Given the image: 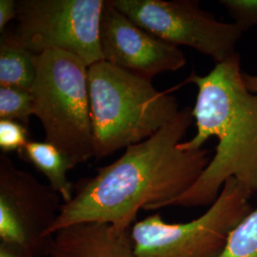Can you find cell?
Segmentation results:
<instances>
[{"label":"cell","instance_id":"1","mask_svg":"<svg viewBox=\"0 0 257 257\" xmlns=\"http://www.w3.org/2000/svg\"><path fill=\"white\" fill-rule=\"evenodd\" d=\"M193 110H179L175 119L153 137L132 145L117 160L98 168L92 177L74 184V194L50 230L81 223H105L131 230L138 211H156L186 193L211 161L207 149L183 150Z\"/></svg>","mask_w":257,"mask_h":257},{"label":"cell","instance_id":"2","mask_svg":"<svg viewBox=\"0 0 257 257\" xmlns=\"http://www.w3.org/2000/svg\"><path fill=\"white\" fill-rule=\"evenodd\" d=\"M187 82L197 87L196 134L180 147L199 150L211 138L217 145L197 181L167 207L211 206L231 178L257 193V92L245 84L239 55L216 63L206 75L192 74Z\"/></svg>","mask_w":257,"mask_h":257},{"label":"cell","instance_id":"3","mask_svg":"<svg viewBox=\"0 0 257 257\" xmlns=\"http://www.w3.org/2000/svg\"><path fill=\"white\" fill-rule=\"evenodd\" d=\"M94 157L101 159L153 137L179 112L175 96L152 79L104 60L88 68Z\"/></svg>","mask_w":257,"mask_h":257},{"label":"cell","instance_id":"4","mask_svg":"<svg viewBox=\"0 0 257 257\" xmlns=\"http://www.w3.org/2000/svg\"><path fill=\"white\" fill-rule=\"evenodd\" d=\"M35 63L36 79L31 92L45 141L74 167L87 162L94 157L89 67L78 57L60 51L37 55Z\"/></svg>","mask_w":257,"mask_h":257},{"label":"cell","instance_id":"5","mask_svg":"<svg viewBox=\"0 0 257 257\" xmlns=\"http://www.w3.org/2000/svg\"><path fill=\"white\" fill-rule=\"evenodd\" d=\"M252 193L229 179L201 216L187 223H168L159 213L136 222L131 238L136 257H218L230 231L252 207Z\"/></svg>","mask_w":257,"mask_h":257},{"label":"cell","instance_id":"6","mask_svg":"<svg viewBox=\"0 0 257 257\" xmlns=\"http://www.w3.org/2000/svg\"><path fill=\"white\" fill-rule=\"evenodd\" d=\"M104 4L105 0H20L13 32L35 55L60 51L90 67L103 60L99 32Z\"/></svg>","mask_w":257,"mask_h":257},{"label":"cell","instance_id":"7","mask_svg":"<svg viewBox=\"0 0 257 257\" xmlns=\"http://www.w3.org/2000/svg\"><path fill=\"white\" fill-rule=\"evenodd\" d=\"M115 8L151 35L175 46L193 48L210 56L215 64L235 52L245 33L234 22L227 23L200 8L193 0H111Z\"/></svg>","mask_w":257,"mask_h":257},{"label":"cell","instance_id":"8","mask_svg":"<svg viewBox=\"0 0 257 257\" xmlns=\"http://www.w3.org/2000/svg\"><path fill=\"white\" fill-rule=\"evenodd\" d=\"M63 200L50 186L0 156V242L34 257L49 254L50 230Z\"/></svg>","mask_w":257,"mask_h":257},{"label":"cell","instance_id":"9","mask_svg":"<svg viewBox=\"0 0 257 257\" xmlns=\"http://www.w3.org/2000/svg\"><path fill=\"white\" fill-rule=\"evenodd\" d=\"M99 39L104 61L148 79L175 72L187 62L179 47L139 27L116 9L111 0H105Z\"/></svg>","mask_w":257,"mask_h":257},{"label":"cell","instance_id":"10","mask_svg":"<svg viewBox=\"0 0 257 257\" xmlns=\"http://www.w3.org/2000/svg\"><path fill=\"white\" fill-rule=\"evenodd\" d=\"M50 257H136L131 230L105 223H81L57 230Z\"/></svg>","mask_w":257,"mask_h":257},{"label":"cell","instance_id":"11","mask_svg":"<svg viewBox=\"0 0 257 257\" xmlns=\"http://www.w3.org/2000/svg\"><path fill=\"white\" fill-rule=\"evenodd\" d=\"M18 155L45 175L49 185L61 196L63 204L73 199L74 184L68 174L74 166L57 148L47 141L30 140Z\"/></svg>","mask_w":257,"mask_h":257},{"label":"cell","instance_id":"12","mask_svg":"<svg viewBox=\"0 0 257 257\" xmlns=\"http://www.w3.org/2000/svg\"><path fill=\"white\" fill-rule=\"evenodd\" d=\"M36 55L28 50L13 31L0 38V86L31 91L36 79Z\"/></svg>","mask_w":257,"mask_h":257},{"label":"cell","instance_id":"13","mask_svg":"<svg viewBox=\"0 0 257 257\" xmlns=\"http://www.w3.org/2000/svg\"><path fill=\"white\" fill-rule=\"evenodd\" d=\"M218 257H257V207L230 231Z\"/></svg>","mask_w":257,"mask_h":257},{"label":"cell","instance_id":"14","mask_svg":"<svg viewBox=\"0 0 257 257\" xmlns=\"http://www.w3.org/2000/svg\"><path fill=\"white\" fill-rule=\"evenodd\" d=\"M35 115V103L31 91L0 86V120L17 121L26 127Z\"/></svg>","mask_w":257,"mask_h":257},{"label":"cell","instance_id":"15","mask_svg":"<svg viewBox=\"0 0 257 257\" xmlns=\"http://www.w3.org/2000/svg\"><path fill=\"white\" fill-rule=\"evenodd\" d=\"M30 141L25 125L12 120H0V149L6 155L19 152Z\"/></svg>","mask_w":257,"mask_h":257},{"label":"cell","instance_id":"16","mask_svg":"<svg viewBox=\"0 0 257 257\" xmlns=\"http://www.w3.org/2000/svg\"><path fill=\"white\" fill-rule=\"evenodd\" d=\"M220 3L244 32L257 27V0H221Z\"/></svg>","mask_w":257,"mask_h":257},{"label":"cell","instance_id":"17","mask_svg":"<svg viewBox=\"0 0 257 257\" xmlns=\"http://www.w3.org/2000/svg\"><path fill=\"white\" fill-rule=\"evenodd\" d=\"M18 1L0 0V32H5V28L10 21L17 19Z\"/></svg>","mask_w":257,"mask_h":257},{"label":"cell","instance_id":"18","mask_svg":"<svg viewBox=\"0 0 257 257\" xmlns=\"http://www.w3.org/2000/svg\"><path fill=\"white\" fill-rule=\"evenodd\" d=\"M0 257H34L25 250L7 243L0 242Z\"/></svg>","mask_w":257,"mask_h":257},{"label":"cell","instance_id":"19","mask_svg":"<svg viewBox=\"0 0 257 257\" xmlns=\"http://www.w3.org/2000/svg\"><path fill=\"white\" fill-rule=\"evenodd\" d=\"M244 81L250 92H257V74H244Z\"/></svg>","mask_w":257,"mask_h":257}]
</instances>
